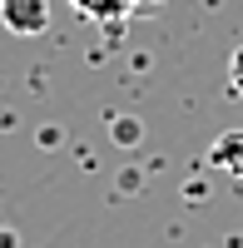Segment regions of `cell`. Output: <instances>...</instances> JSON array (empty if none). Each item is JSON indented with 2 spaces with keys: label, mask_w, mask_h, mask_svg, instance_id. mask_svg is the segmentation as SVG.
<instances>
[{
  "label": "cell",
  "mask_w": 243,
  "mask_h": 248,
  "mask_svg": "<svg viewBox=\"0 0 243 248\" xmlns=\"http://www.w3.org/2000/svg\"><path fill=\"white\" fill-rule=\"evenodd\" d=\"M228 90H233V94L243 99V45H238V50L228 55Z\"/></svg>",
  "instance_id": "obj_4"
},
{
  "label": "cell",
  "mask_w": 243,
  "mask_h": 248,
  "mask_svg": "<svg viewBox=\"0 0 243 248\" xmlns=\"http://www.w3.org/2000/svg\"><path fill=\"white\" fill-rule=\"evenodd\" d=\"M0 248H15V233L10 229H0Z\"/></svg>",
  "instance_id": "obj_5"
},
{
  "label": "cell",
  "mask_w": 243,
  "mask_h": 248,
  "mask_svg": "<svg viewBox=\"0 0 243 248\" xmlns=\"http://www.w3.org/2000/svg\"><path fill=\"white\" fill-rule=\"evenodd\" d=\"M70 5L79 10V15H90V20H99V25H119L129 10H139V5H149V0H70Z\"/></svg>",
  "instance_id": "obj_3"
},
{
  "label": "cell",
  "mask_w": 243,
  "mask_h": 248,
  "mask_svg": "<svg viewBox=\"0 0 243 248\" xmlns=\"http://www.w3.org/2000/svg\"><path fill=\"white\" fill-rule=\"evenodd\" d=\"M0 25H5L10 35L50 30V0H0Z\"/></svg>",
  "instance_id": "obj_1"
},
{
  "label": "cell",
  "mask_w": 243,
  "mask_h": 248,
  "mask_svg": "<svg viewBox=\"0 0 243 248\" xmlns=\"http://www.w3.org/2000/svg\"><path fill=\"white\" fill-rule=\"evenodd\" d=\"M209 164H213L218 174H233V179H243V129L218 134V139H213V149H209Z\"/></svg>",
  "instance_id": "obj_2"
}]
</instances>
